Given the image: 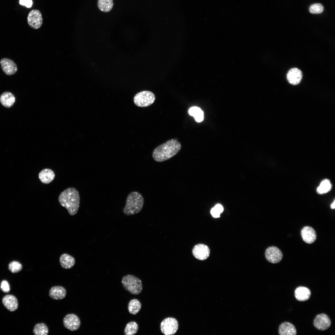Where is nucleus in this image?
Instances as JSON below:
<instances>
[{
	"mask_svg": "<svg viewBox=\"0 0 335 335\" xmlns=\"http://www.w3.org/2000/svg\"><path fill=\"white\" fill-rule=\"evenodd\" d=\"M181 143L171 139L156 147L152 153L153 159L157 162L167 160L176 155L181 149Z\"/></svg>",
	"mask_w": 335,
	"mask_h": 335,
	"instance_id": "f257e3e1",
	"label": "nucleus"
},
{
	"mask_svg": "<svg viewBox=\"0 0 335 335\" xmlns=\"http://www.w3.org/2000/svg\"><path fill=\"white\" fill-rule=\"evenodd\" d=\"M80 200L78 191L73 187L65 190L60 194L58 198L60 204L67 209L71 216L77 213L79 207Z\"/></svg>",
	"mask_w": 335,
	"mask_h": 335,
	"instance_id": "f03ea898",
	"label": "nucleus"
},
{
	"mask_svg": "<svg viewBox=\"0 0 335 335\" xmlns=\"http://www.w3.org/2000/svg\"><path fill=\"white\" fill-rule=\"evenodd\" d=\"M144 203L143 197L140 193L136 191L132 192L127 197L123 212L127 216L137 214L142 209Z\"/></svg>",
	"mask_w": 335,
	"mask_h": 335,
	"instance_id": "7ed1b4c3",
	"label": "nucleus"
},
{
	"mask_svg": "<svg viewBox=\"0 0 335 335\" xmlns=\"http://www.w3.org/2000/svg\"><path fill=\"white\" fill-rule=\"evenodd\" d=\"M121 282L125 289L132 294L138 295L142 290L141 280L135 275H126L123 277Z\"/></svg>",
	"mask_w": 335,
	"mask_h": 335,
	"instance_id": "20e7f679",
	"label": "nucleus"
},
{
	"mask_svg": "<svg viewBox=\"0 0 335 335\" xmlns=\"http://www.w3.org/2000/svg\"><path fill=\"white\" fill-rule=\"evenodd\" d=\"M155 99V96L152 92L144 91L136 94L134 97L133 100L137 106L146 107L153 104Z\"/></svg>",
	"mask_w": 335,
	"mask_h": 335,
	"instance_id": "39448f33",
	"label": "nucleus"
},
{
	"mask_svg": "<svg viewBox=\"0 0 335 335\" xmlns=\"http://www.w3.org/2000/svg\"><path fill=\"white\" fill-rule=\"evenodd\" d=\"M178 323L175 318L169 317L164 319L160 324V329L165 335H172L177 331Z\"/></svg>",
	"mask_w": 335,
	"mask_h": 335,
	"instance_id": "423d86ee",
	"label": "nucleus"
},
{
	"mask_svg": "<svg viewBox=\"0 0 335 335\" xmlns=\"http://www.w3.org/2000/svg\"><path fill=\"white\" fill-rule=\"evenodd\" d=\"M265 257L269 262L275 264L279 262L282 260L283 254L281 251L275 246H271L266 250Z\"/></svg>",
	"mask_w": 335,
	"mask_h": 335,
	"instance_id": "0eeeda50",
	"label": "nucleus"
},
{
	"mask_svg": "<svg viewBox=\"0 0 335 335\" xmlns=\"http://www.w3.org/2000/svg\"><path fill=\"white\" fill-rule=\"evenodd\" d=\"M63 323L64 327L71 331L77 330L79 328L81 325L79 318L74 314L66 315L63 319Z\"/></svg>",
	"mask_w": 335,
	"mask_h": 335,
	"instance_id": "6e6552de",
	"label": "nucleus"
},
{
	"mask_svg": "<svg viewBox=\"0 0 335 335\" xmlns=\"http://www.w3.org/2000/svg\"><path fill=\"white\" fill-rule=\"evenodd\" d=\"M27 21L29 25L32 28L37 29L41 26L42 18L41 12L38 10H33L29 13Z\"/></svg>",
	"mask_w": 335,
	"mask_h": 335,
	"instance_id": "1a4fd4ad",
	"label": "nucleus"
},
{
	"mask_svg": "<svg viewBox=\"0 0 335 335\" xmlns=\"http://www.w3.org/2000/svg\"><path fill=\"white\" fill-rule=\"evenodd\" d=\"M331 323L329 317L324 313L318 315L313 321L314 327L317 329L321 331L328 329L330 327Z\"/></svg>",
	"mask_w": 335,
	"mask_h": 335,
	"instance_id": "9d476101",
	"label": "nucleus"
},
{
	"mask_svg": "<svg viewBox=\"0 0 335 335\" xmlns=\"http://www.w3.org/2000/svg\"><path fill=\"white\" fill-rule=\"evenodd\" d=\"M192 253L196 259L200 260H204L209 256L210 250L207 246L203 244H199L194 247Z\"/></svg>",
	"mask_w": 335,
	"mask_h": 335,
	"instance_id": "9b49d317",
	"label": "nucleus"
},
{
	"mask_svg": "<svg viewBox=\"0 0 335 335\" xmlns=\"http://www.w3.org/2000/svg\"><path fill=\"white\" fill-rule=\"evenodd\" d=\"M0 63L2 71L7 75L13 74L17 71L16 64L11 59L3 58L1 60Z\"/></svg>",
	"mask_w": 335,
	"mask_h": 335,
	"instance_id": "f8f14e48",
	"label": "nucleus"
},
{
	"mask_svg": "<svg viewBox=\"0 0 335 335\" xmlns=\"http://www.w3.org/2000/svg\"><path fill=\"white\" fill-rule=\"evenodd\" d=\"M302 72L296 68L290 69L287 75V78L288 82L293 85L299 84L302 79Z\"/></svg>",
	"mask_w": 335,
	"mask_h": 335,
	"instance_id": "ddd939ff",
	"label": "nucleus"
},
{
	"mask_svg": "<svg viewBox=\"0 0 335 335\" xmlns=\"http://www.w3.org/2000/svg\"><path fill=\"white\" fill-rule=\"evenodd\" d=\"M301 235L303 241L308 244L313 243L316 238L315 230L309 226H305L302 229L301 231Z\"/></svg>",
	"mask_w": 335,
	"mask_h": 335,
	"instance_id": "4468645a",
	"label": "nucleus"
},
{
	"mask_svg": "<svg viewBox=\"0 0 335 335\" xmlns=\"http://www.w3.org/2000/svg\"><path fill=\"white\" fill-rule=\"evenodd\" d=\"M2 302L4 306L9 311H14L18 308L17 299L14 296L7 295L2 299Z\"/></svg>",
	"mask_w": 335,
	"mask_h": 335,
	"instance_id": "2eb2a0df",
	"label": "nucleus"
},
{
	"mask_svg": "<svg viewBox=\"0 0 335 335\" xmlns=\"http://www.w3.org/2000/svg\"><path fill=\"white\" fill-rule=\"evenodd\" d=\"M66 295L65 289L62 286H56L52 287L49 291V296L54 300H59L65 298Z\"/></svg>",
	"mask_w": 335,
	"mask_h": 335,
	"instance_id": "dca6fc26",
	"label": "nucleus"
},
{
	"mask_svg": "<svg viewBox=\"0 0 335 335\" xmlns=\"http://www.w3.org/2000/svg\"><path fill=\"white\" fill-rule=\"evenodd\" d=\"M294 294L296 298L298 301H305L308 300L310 298L311 292L306 287L300 286L295 290Z\"/></svg>",
	"mask_w": 335,
	"mask_h": 335,
	"instance_id": "f3484780",
	"label": "nucleus"
},
{
	"mask_svg": "<svg viewBox=\"0 0 335 335\" xmlns=\"http://www.w3.org/2000/svg\"><path fill=\"white\" fill-rule=\"evenodd\" d=\"M279 335H295L296 329L294 326L288 322H284L279 326L278 330Z\"/></svg>",
	"mask_w": 335,
	"mask_h": 335,
	"instance_id": "a211bd4d",
	"label": "nucleus"
},
{
	"mask_svg": "<svg viewBox=\"0 0 335 335\" xmlns=\"http://www.w3.org/2000/svg\"><path fill=\"white\" fill-rule=\"evenodd\" d=\"M40 181L44 184H48L51 182L55 177L54 172L51 169L45 168L42 170L38 174Z\"/></svg>",
	"mask_w": 335,
	"mask_h": 335,
	"instance_id": "6ab92c4d",
	"label": "nucleus"
},
{
	"mask_svg": "<svg viewBox=\"0 0 335 335\" xmlns=\"http://www.w3.org/2000/svg\"><path fill=\"white\" fill-rule=\"evenodd\" d=\"M59 261L61 267L65 269H70L75 263L74 258L71 255L65 253L61 255Z\"/></svg>",
	"mask_w": 335,
	"mask_h": 335,
	"instance_id": "aec40b11",
	"label": "nucleus"
},
{
	"mask_svg": "<svg viewBox=\"0 0 335 335\" xmlns=\"http://www.w3.org/2000/svg\"><path fill=\"white\" fill-rule=\"evenodd\" d=\"M0 100L2 104L4 107L9 108L12 106L15 101V98L11 92H6L0 96Z\"/></svg>",
	"mask_w": 335,
	"mask_h": 335,
	"instance_id": "412c9836",
	"label": "nucleus"
},
{
	"mask_svg": "<svg viewBox=\"0 0 335 335\" xmlns=\"http://www.w3.org/2000/svg\"><path fill=\"white\" fill-rule=\"evenodd\" d=\"M141 308V304L139 300L136 299H132L129 302L128 310L130 313L135 315L140 311Z\"/></svg>",
	"mask_w": 335,
	"mask_h": 335,
	"instance_id": "4be33fe9",
	"label": "nucleus"
},
{
	"mask_svg": "<svg viewBox=\"0 0 335 335\" xmlns=\"http://www.w3.org/2000/svg\"><path fill=\"white\" fill-rule=\"evenodd\" d=\"M188 113L190 115L194 117L195 121L197 122H200L203 120V112L199 107H192L189 109Z\"/></svg>",
	"mask_w": 335,
	"mask_h": 335,
	"instance_id": "5701e85b",
	"label": "nucleus"
},
{
	"mask_svg": "<svg viewBox=\"0 0 335 335\" xmlns=\"http://www.w3.org/2000/svg\"><path fill=\"white\" fill-rule=\"evenodd\" d=\"M113 0H98L97 6L101 11L105 12L110 11L113 6Z\"/></svg>",
	"mask_w": 335,
	"mask_h": 335,
	"instance_id": "b1692460",
	"label": "nucleus"
},
{
	"mask_svg": "<svg viewBox=\"0 0 335 335\" xmlns=\"http://www.w3.org/2000/svg\"><path fill=\"white\" fill-rule=\"evenodd\" d=\"M35 335H47L49 332L47 325L43 323L36 324L34 326L33 330Z\"/></svg>",
	"mask_w": 335,
	"mask_h": 335,
	"instance_id": "393cba45",
	"label": "nucleus"
},
{
	"mask_svg": "<svg viewBox=\"0 0 335 335\" xmlns=\"http://www.w3.org/2000/svg\"><path fill=\"white\" fill-rule=\"evenodd\" d=\"M138 328V325L136 322H130L126 324L125 327L124 334L125 335H134L137 332Z\"/></svg>",
	"mask_w": 335,
	"mask_h": 335,
	"instance_id": "a878e982",
	"label": "nucleus"
},
{
	"mask_svg": "<svg viewBox=\"0 0 335 335\" xmlns=\"http://www.w3.org/2000/svg\"><path fill=\"white\" fill-rule=\"evenodd\" d=\"M331 188L332 185L330 182L328 180L326 179L321 182L316 191L318 194H323L328 192Z\"/></svg>",
	"mask_w": 335,
	"mask_h": 335,
	"instance_id": "bb28decb",
	"label": "nucleus"
},
{
	"mask_svg": "<svg viewBox=\"0 0 335 335\" xmlns=\"http://www.w3.org/2000/svg\"><path fill=\"white\" fill-rule=\"evenodd\" d=\"M22 268L21 264L17 261H14L10 262L8 265V269L12 273L20 271Z\"/></svg>",
	"mask_w": 335,
	"mask_h": 335,
	"instance_id": "cd10ccee",
	"label": "nucleus"
},
{
	"mask_svg": "<svg viewBox=\"0 0 335 335\" xmlns=\"http://www.w3.org/2000/svg\"><path fill=\"white\" fill-rule=\"evenodd\" d=\"M324 8L323 5L320 3H315L311 5L309 8L310 13L314 14H319L322 13Z\"/></svg>",
	"mask_w": 335,
	"mask_h": 335,
	"instance_id": "c85d7f7f",
	"label": "nucleus"
},
{
	"mask_svg": "<svg viewBox=\"0 0 335 335\" xmlns=\"http://www.w3.org/2000/svg\"><path fill=\"white\" fill-rule=\"evenodd\" d=\"M0 288L3 292L8 293L10 290V286L8 282L6 280H2L1 283Z\"/></svg>",
	"mask_w": 335,
	"mask_h": 335,
	"instance_id": "c756f323",
	"label": "nucleus"
},
{
	"mask_svg": "<svg viewBox=\"0 0 335 335\" xmlns=\"http://www.w3.org/2000/svg\"><path fill=\"white\" fill-rule=\"evenodd\" d=\"M19 4L21 5L25 6L27 8H30L33 4L32 0H20Z\"/></svg>",
	"mask_w": 335,
	"mask_h": 335,
	"instance_id": "7c9ffc66",
	"label": "nucleus"
},
{
	"mask_svg": "<svg viewBox=\"0 0 335 335\" xmlns=\"http://www.w3.org/2000/svg\"><path fill=\"white\" fill-rule=\"evenodd\" d=\"M211 213L212 216L214 218H219L220 217L221 213L214 207L212 208Z\"/></svg>",
	"mask_w": 335,
	"mask_h": 335,
	"instance_id": "2f4dec72",
	"label": "nucleus"
},
{
	"mask_svg": "<svg viewBox=\"0 0 335 335\" xmlns=\"http://www.w3.org/2000/svg\"><path fill=\"white\" fill-rule=\"evenodd\" d=\"M214 207L217 210L221 213L223 212L224 210L223 207L220 204H217Z\"/></svg>",
	"mask_w": 335,
	"mask_h": 335,
	"instance_id": "473e14b6",
	"label": "nucleus"
},
{
	"mask_svg": "<svg viewBox=\"0 0 335 335\" xmlns=\"http://www.w3.org/2000/svg\"><path fill=\"white\" fill-rule=\"evenodd\" d=\"M331 208L332 209L335 208V200H334L333 202V203H332V204H331Z\"/></svg>",
	"mask_w": 335,
	"mask_h": 335,
	"instance_id": "72a5a7b5",
	"label": "nucleus"
}]
</instances>
